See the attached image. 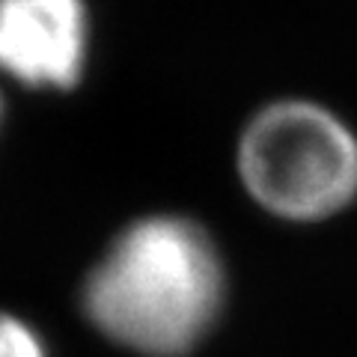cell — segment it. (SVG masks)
Returning a JSON list of instances; mask_svg holds the SVG:
<instances>
[{"label":"cell","mask_w":357,"mask_h":357,"mask_svg":"<svg viewBox=\"0 0 357 357\" xmlns=\"http://www.w3.org/2000/svg\"><path fill=\"white\" fill-rule=\"evenodd\" d=\"M229 304V259L194 211L149 208L110 232L77 283L86 325L134 357H191Z\"/></svg>","instance_id":"6da1fadb"},{"label":"cell","mask_w":357,"mask_h":357,"mask_svg":"<svg viewBox=\"0 0 357 357\" xmlns=\"http://www.w3.org/2000/svg\"><path fill=\"white\" fill-rule=\"evenodd\" d=\"M232 176L262 218L325 227L357 206V126L319 96H271L241 119Z\"/></svg>","instance_id":"7a4b0ae2"},{"label":"cell","mask_w":357,"mask_h":357,"mask_svg":"<svg viewBox=\"0 0 357 357\" xmlns=\"http://www.w3.org/2000/svg\"><path fill=\"white\" fill-rule=\"evenodd\" d=\"M89 0H0V81L36 96H72L93 69Z\"/></svg>","instance_id":"3957f363"},{"label":"cell","mask_w":357,"mask_h":357,"mask_svg":"<svg viewBox=\"0 0 357 357\" xmlns=\"http://www.w3.org/2000/svg\"><path fill=\"white\" fill-rule=\"evenodd\" d=\"M0 357H51V349L27 316L0 310Z\"/></svg>","instance_id":"277c9868"},{"label":"cell","mask_w":357,"mask_h":357,"mask_svg":"<svg viewBox=\"0 0 357 357\" xmlns=\"http://www.w3.org/2000/svg\"><path fill=\"white\" fill-rule=\"evenodd\" d=\"M6 126V84L0 81V131Z\"/></svg>","instance_id":"5b68a950"}]
</instances>
